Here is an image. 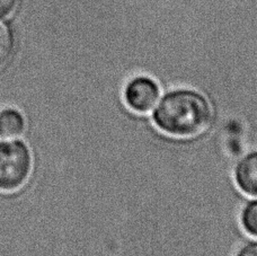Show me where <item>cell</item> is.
Here are the masks:
<instances>
[{
	"label": "cell",
	"instance_id": "6da1fadb",
	"mask_svg": "<svg viewBox=\"0 0 257 256\" xmlns=\"http://www.w3.org/2000/svg\"><path fill=\"white\" fill-rule=\"evenodd\" d=\"M159 130L174 137L199 135L209 125L212 108L204 95L193 89H175L165 94L154 108Z\"/></svg>",
	"mask_w": 257,
	"mask_h": 256
},
{
	"label": "cell",
	"instance_id": "7a4b0ae2",
	"mask_svg": "<svg viewBox=\"0 0 257 256\" xmlns=\"http://www.w3.org/2000/svg\"><path fill=\"white\" fill-rule=\"evenodd\" d=\"M32 166V154L23 141L0 143V191L20 190L29 181Z\"/></svg>",
	"mask_w": 257,
	"mask_h": 256
},
{
	"label": "cell",
	"instance_id": "3957f363",
	"mask_svg": "<svg viewBox=\"0 0 257 256\" xmlns=\"http://www.w3.org/2000/svg\"><path fill=\"white\" fill-rule=\"evenodd\" d=\"M160 98V87L157 81L147 76H138L125 86L124 99L132 111L148 113L156 107Z\"/></svg>",
	"mask_w": 257,
	"mask_h": 256
},
{
	"label": "cell",
	"instance_id": "277c9868",
	"mask_svg": "<svg viewBox=\"0 0 257 256\" xmlns=\"http://www.w3.org/2000/svg\"><path fill=\"white\" fill-rule=\"evenodd\" d=\"M235 181L245 194L257 198V152L245 155L235 168Z\"/></svg>",
	"mask_w": 257,
	"mask_h": 256
},
{
	"label": "cell",
	"instance_id": "5b68a950",
	"mask_svg": "<svg viewBox=\"0 0 257 256\" xmlns=\"http://www.w3.org/2000/svg\"><path fill=\"white\" fill-rule=\"evenodd\" d=\"M25 118L15 108H6L0 112V138L14 139L24 134Z\"/></svg>",
	"mask_w": 257,
	"mask_h": 256
},
{
	"label": "cell",
	"instance_id": "8992f818",
	"mask_svg": "<svg viewBox=\"0 0 257 256\" xmlns=\"http://www.w3.org/2000/svg\"><path fill=\"white\" fill-rule=\"evenodd\" d=\"M15 51V36L7 25L0 23V70L12 60Z\"/></svg>",
	"mask_w": 257,
	"mask_h": 256
},
{
	"label": "cell",
	"instance_id": "52a82bcc",
	"mask_svg": "<svg viewBox=\"0 0 257 256\" xmlns=\"http://www.w3.org/2000/svg\"><path fill=\"white\" fill-rule=\"evenodd\" d=\"M241 223L249 235L257 237V199L249 201L242 209Z\"/></svg>",
	"mask_w": 257,
	"mask_h": 256
},
{
	"label": "cell",
	"instance_id": "ba28073f",
	"mask_svg": "<svg viewBox=\"0 0 257 256\" xmlns=\"http://www.w3.org/2000/svg\"><path fill=\"white\" fill-rule=\"evenodd\" d=\"M17 0H0V18L12 14L16 7Z\"/></svg>",
	"mask_w": 257,
	"mask_h": 256
},
{
	"label": "cell",
	"instance_id": "9c48e42d",
	"mask_svg": "<svg viewBox=\"0 0 257 256\" xmlns=\"http://www.w3.org/2000/svg\"><path fill=\"white\" fill-rule=\"evenodd\" d=\"M236 256H257V241H249L238 250Z\"/></svg>",
	"mask_w": 257,
	"mask_h": 256
}]
</instances>
